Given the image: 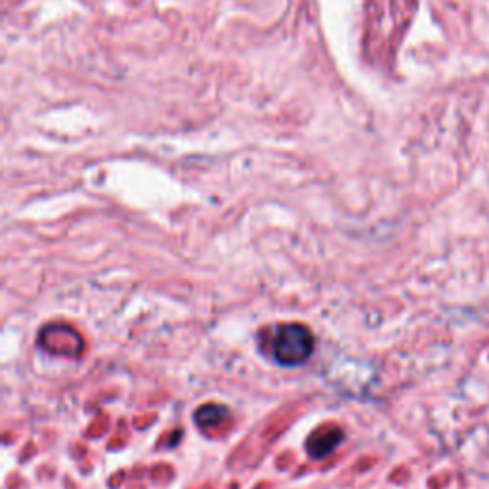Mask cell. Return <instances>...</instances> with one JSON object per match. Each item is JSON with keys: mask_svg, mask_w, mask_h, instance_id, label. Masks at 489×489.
Listing matches in <instances>:
<instances>
[{"mask_svg": "<svg viewBox=\"0 0 489 489\" xmlns=\"http://www.w3.org/2000/svg\"><path fill=\"white\" fill-rule=\"evenodd\" d=\"M270 356L281 367H298L314 353L316 340L308 327L300 323L277 325L270 337Z\"/></svg>", "mask_w": 489, "mask_h": 489, "instance_id": "obj_1", "label": "cell"}, {"mask_svg": "<svg viewBox=\"0 0 489 489\" xmlns=\"http://www.w3.org/2000/svg\"><path fill=\"white\" fill-rule=\"evenodd\" d=\"M342 441V430L337 426H325L321 430H316L308 438L306 449L309 457L314 459H323L333 453V449Z\"/></svg>", "mask_w": 489, "mask_h": 489, "instance_id": "obj_2", "label": "cell"}, {"mask_svg": "<svg viewBox=\"0 0 489 489\" xmlns=\"http://www.w3.org/2000/svg\"><path fill=\"white\" fill-rule=\"evenodd\" d=\"M230 415V411L226 409V407H222V405H216V403H207V405H203V407H199V409L195 411V423H197V426H201V428H210V426L218 425V423H222L224 418Z\"/></svg>", "mask_w": 489, "mask_h": 489, "instance_id": "obj_3", "label": "cell"}]
</instances>
